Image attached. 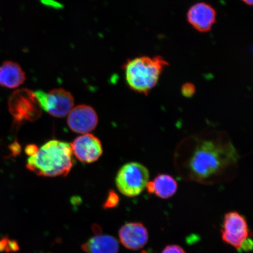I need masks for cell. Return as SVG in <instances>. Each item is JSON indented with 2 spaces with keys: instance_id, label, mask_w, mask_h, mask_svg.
<instances>
[{
  "instance_id": "19",
  "label": "cell",
  "mask_w": 253,
  "mask_h": 253,
  "mask_svg": "<svg viewBox=\"0 0 253 253\" xmlns=\"http://www.w3.org/2000/svg\"><path fill=\"white\" fill-rule=\"evenodd\" d=\"M9 151H11V155L12 156H17L20 155L21 151V147L20 144L17 141L12 142V143L9 145Z\"/></svg>"
},
{
  "instance_id": "15",
  "label": "cell",
  "mask_w": 253,
  "mask_h": 253,
  "mask_svg": "<svg viewBox=\"0 0 253 253\" xmlns=\"http://www.w3.org/2000/svg\"><path fill=\"white\" fill-rule=\"evenodd\" d=\"M19 249L20 248L16 240L10 239L8 236L3 237L0 239V253H14L18 252Z\"/></svg>"
},
{
  "instance_id": "14",
  "label": "cell",
  "mask_w": 253,
  "mask_h": 253,
  "mask_svg": "<svg viewBox=\"0 0 253 253\" xmlns=\"http://www.w3.org/2000/svg\"><path fill=\"white\" fill-rule=\"evenodd\" d=\"M153 182L154 194L161 199L171 198L178 189V183L176 180L169 174H159Z\"/></svg>"
},
{
  "instance_id": "5",
  "label": "cell",
  "mask_w": 253,
  "mask_h": 253,
  "mask_svg": "<svg viewBox=\"0 0 253 253\" xmlns=\"http://www.w3.org/2000/svg\"><path fill=\"white\" fill-rule=\"evenodd\" d=\"M8 109L13 117L15 125L33 122L41 118L42 109L33 91L21 88L14 91L9 97Z\"/></svg>"
},
{
  "instance_id": "10",
  "label": "cell",
  "mask_w": 253,
  "mask_h": 253,
  "mask_svg": "<svg viewBox=\"0 0 253 253\" xmlns=\"http://www.w3.org/2000/svg\"><path fill=\"white\" fill-rule=\"evenodd\" d=\"M216 11L212 6L207 3L199 2L189 8L188 21L200 33H207L216 23Z\"/></svg>"
},
{
  "instance_id": "6",
  "label": "cell",
  "mask_w": 253,
  "mask_h": 253,
  "mask_svg": "<svg viewBox=\"0 0 253 253\" xmlns=\"http://www.w3.org/2000/svg\"><path fill=\"white\" fill-rule=\"evenodd\" d=\"M34 93L41 108L54 118H64L74 105L72 94L63 88H55L47 93L39 90Z\"/></svg>"
},
{
  "instance_id": "8",
  "label": "cell",
  "mask_w": 253,
  "mask_h": 253,
  "mask_svg": "<svg viewBox=\"0 0 253 253\" xmlns=\"http://www.w3.org/2000/svg\"><path fill=\"white\" fill-rule=\"evenodd\" d=\"M72 153L81 162H96L103 154L102 144L99 139L91 134H85L75 139L71 144Z\"/></svg>"
},
{
  "instance_id": "17",
  "label": "cell",
  "mask_w": 253,
  "mask_h": 253,
  "mask_svg": "<svg viewBox=\"0 0 253 253\" xmlns=\"http://www.w3.org/2000/svg\"><path fill=\"white\" fill-rule=\"evenodd\" d=\"M196 91V87L194 84L191 83H186L182 85L181 93L185 97H192L194 96Z\"/></svg>"
},
{
  "instance_id": "18",
  "label": "cell",
  "mask_w": 253,
  "mask_h": 253,
  "mask_svg": "<svg viewBox=\"0 0 253 253\" xmlns=\"http://www.w3.org/2000/svg\"><path fill=\"white\" fill-rule=\"evenodd\" d=\"M162 253H186L181 246L178 245L167 246Z\"/></svg>"
},
{
  "instance_id": "13",
  "label": "cell",
  "mask_w": 253,
  "mask_h": 253,
  "mask_svg": "<svg viewBox=\"0 0 253 253\" xmlns=\"http://www.w3.org/2000/svg\"><path fill=\"white\" fill-rule=\"evenodd\" d=\"M82 249L86 253H118L119 245L114 237L97 235L88 240Z\"/></svg>"
},
{
  "instance_id": "4",
  "label": "cell",
  "mask_w": 253,
  "mask_h": 253,
  "mask_svg": "<svg viewBox=\"0 0 253 253\" xmlns=\"http://www.w3.org/2000/svg\"><path fill=\"white\" fill-rule=\"evenodd\" d=\"M150 179L149 170L140 163L125 164L117 174L116 185L119 192L126 197L133 198L144 191Z\"/></svg>"
},
{
  "instance_id": "23",
  "label": "cell",
  "mask_w": 253,
  "mask_h": 253,
  "mask_svg": "<svg viewBox=\"0 0 253 253\" xmlns=\"http://www.w3.org/2000/svg\"><path fill=\"white\" fill-rule=\"evenodd\" d=\"M247 5H252L253 4V0H242Z\"/></svg>"
},
{
  "instance_id": "7",
  "label": "cell",
  "mask_w": 253,
  "mask_h": 253,
  "mask_svg": "<svg viewBox=\"0 0 253 253\" xmlns=\"http://www.w3.org/2000/svg\"><path fill=\"white\" fill-rule=\"evenodd\" d=\"M221 233L224 243L240 252L243 243L249 237L246 218L236 211H229L224 215Z\"/></svg>"
},
{
  "instance_id": "9",
  "label": "cell",
  "mask_w": 253,
  "mask_h": 253,
  "mask_svg": "<svg viewBox=\"0 0 253 253\" xmlns=\"http://www.w3.org/2000/svg\"><path fill=\"white\" fill-rule=\"evenodd\" d=\"M67 123L72 131L79 134H88L96 128L98 116L92 107L81 104L73 108L68 115Z\"/></svg>"
},
{
  "instance_id": "21",
  "label": "cell",
  "mask_w": 253,
  "mask_h": 253,
  "mask_svg": "<svg viewBox=\"0 0 253 253\" xmlns=\"http://www.w3.org/2000/svg\"><path fill=\"white\" fill-rule=\"evenodd\" d=\"M146 188L147 192L149 193L150 194H154V187L153 181L148 182L146 186Z\"/></svg>"
},
{
  "instance_id": "1",
  "label": "cell",
  "mask_w": 253,
  "mask_h": 253,
  "mask_svg": "<svg viewBox=\"0 0 253 253\" xmlns=\"http://www.w3.org/2000/svg\"><path fill=\"white\" fill-rule=\"evenodd\" d=\"M188 141V146L179 154L178 163L182 176L191 181L205 183L219 181L239 159L235 147L225 136L198 135Z\"/></svg>"
},
{
  "instance_id": "16",
  "label": "cell",
  "mask_w": 253,
  "mask_h": 253,
  "mask_svg": "<svg viewBox=\"0 0 253 253\" xmlns=\"http://www.w3.org/2000/svg\"><path fill=\"white\" fill-rule=\"evenodd\" d=\"M119 203V195L114 190H110L103 204V208L105 210L115 208L118 207Z\"/></svg>"
},
{
  "instance_id": "11",
  "label": "cell",
  "mask_w": 253,
  "mask_h": 253,
  "mask_svg": "<svg viewBox=\"0 0 253 253\" xmlns=\"http://www.w3.org/2000/svg\"><path fill=\"white\" fill-rule=\"evenodd\" d=\"M120 242L126 249L137 251L147 244L148 233L146 227L140 222L126 223L119 232Z\"/></svg>"
},
{
  "instance_id": "2",
  "label": "cell",
  "mask_w": 253,
  "mask_h": 253,
  "mask_svg": "<svg viewBox=\"0 0 253 253\" xmlns=\"http://www.w3.org/2000/svg\"><path fill=\"white\" fill-rule=\"evenodd\" d=\"M74 164L71 144L52 140L39 148L35 156L28 158L26 168L40 176H66Z\"/></svg>"
},
{
  "instance_id": "22",
  "label": "cell",
  "mask_w": 253,
  "mask_h": 253,
  "mask_svg": "<svg viewBox=\"0 0 253 253\" xmlns=\"http://www.w3.org/2000/svg\"><path fill=\"white\" fill-rule=\"evenodd\" d=\"M92 230L96 235H100V234L102 232V228H101L100 226L98 225V224H94V225L93 226Z\"/></svg>"
},
{
  "instance_id": "20",
  "label": "cell",
  "mask_w": 253,
  "mask_h": 253,
  "mask_svg": "<svg viewBox=\"0 0 253 253\" xmlns=\"http://www.w3.org/2000/svg\"><path fill=\"white\" fill-rule=\"evenodd\" d=\"M39 148L35 144L28 145L25 148V153L29 157H33L36 155L39 151Z\"/></svg>"
},
{
  "instance_id": "12",
  "label": "cell",
  "mask_w": 253,
  "mask_h": 253,
  "mask_svg": "<svg viewBox=\"0 0 253 253\" xmlns=\"http://www.w3.org/2000/svg\"><path fill=\"white\" fill-rule=\"evenodd\" d=\"M26 76L21 66L12 61H5L0 66V85L9 88H17L24 83Z\"/></svg>"
},
{
  "instance_id": "3",
  "label": "cell",
  "mask_w": 253,
  "mask_h": 253,
  "mask_svg": "<svg viewBox=\"0 0 253 253\" xmlns=\"http://www.w3.org/2000/svg\"><path fill=\"white\" fill-rule=\"evenodd\" d=\"M169 65L161 56H140L123 65L126 84L131 90L147 96L156 86L164 69Z\"/></svg>"
}]
</instances>
